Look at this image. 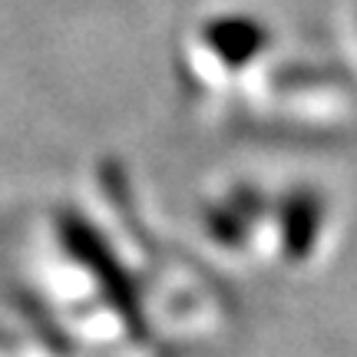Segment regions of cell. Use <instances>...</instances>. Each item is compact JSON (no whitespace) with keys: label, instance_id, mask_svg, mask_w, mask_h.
<instances>
[{"label":"cell","instance_id":"obj_1","mask_svg":"<svg viewBox=\"0 0 357 357\" xmlns=\"http://www.w3.org/2000/svg\"><path fill=\"white\" fill-rule=\"evenodd\" d=\"M202 43L225 66L242 70L265 53V47L271 43V30L248 13H222L202 26Z\"/></svg>","mask_w":357,"mask_h":357},{"label":"cell","instance_id":"obj_2","mask_svg":"<svg viewBox=\"0 0 357 357\" xmlns=\"http://www.w3.org/2000/svg\"><path fill=\"white\" fill-rule=\"evenodd\" d=\"M321 212H324V205H321L314 192H291L284 199L281 215H284V235H288L291 252H307L311 248L321 225Z\"/></svg>","mask_w":357,"mask_h":357}]
</instances>
